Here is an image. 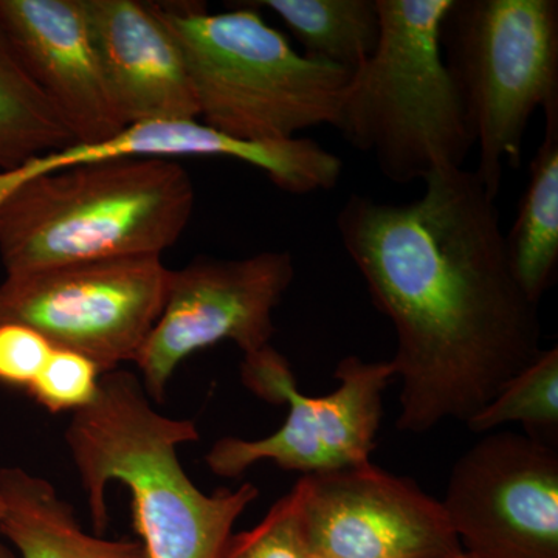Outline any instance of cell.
Masks as SVG:
<instances>
[{
	"mask_svg": "<svg viewBox=\"0 0 558 558\" xmlns=\"http://www.w3.org/2000/svg\"><path fill=\"white\" fill-rule=\"evenodd\" d=\"M0 534L20 558H146L135 539L89 534L53 484L21 468L0 469Z\"/></svg>",
	"mask_w": 558,
	"mask_h": 558,
	"instance_id": "obj_15",
	"label": "cell"
},
{
	"mask_svg": "<svg viewBox=\"0 0 558 558\" xmlns=\"http://www.w3.org/2000/svg\"><path fill=\"white\" fill-rule=\"evenodd\" d=\"M153 3L183 51L205 126L247 142L332 126L354 72L299 53L250 2L222 13Z\"/></svg>",
	"mask_w": 558,
	"mask_h": 558,
	"instance_id": "obj_4",
	"label": "cell"
},
{
	"mask_svg": "<svg viewBox=\"0 0 558 558\" xmlns=\"http://www.w3.org/2000/svg\"><path fill=\"white\" fill-rule=\"evenodd\" d=\"M284 22L304 53L355 72L379 46L381 22L377 0H259L250 2Z\"/></svg>",
	"mask_w": 558,
	"mask_h": 558,
	"instance_id": "obj_17",
	"label": "cell"
},
{
	"mask_svg": "<svg viewBox=\"0 0 558 558\" xmlns=\"http://www.w3.org/2000/svg\"><path fill=\"white\" fill-rule=\"evenodd\" d=\"M3 509L2 505H0V523H2ZM0 558H17L14 550L3 542L2 534H0Z\"/></svg>",
	"mask_w": 558,
	"mask_h": 558,
	"instance_id": "obj_23",
	"label": "cell"
},
{
	"mask_svg": "<svg viewBox=\"0 0 558 558\" xmlns=\"http://www.w3.org/2000/svg\"><path fill=\"white\" fill-rule=\"evenodd\" d=\"M299 484L311 553L333 558H470L442 501L371 461L304 475Z\"/></svg>",
	"mask_w": 558,
	"mask_h": 558,
	"instance_id": "obj_11",
	"label": "cell"
},
{
	"mask_svg": "<svg viewBox=\"0 0 558 558\" xmlns=\"http://www.w3.org/2000/svg\"><path fill=\"white\" fill-rule=\"evenodd\" d=\"M75 143L0 28V174Z\"/></svg>",
	"mask_w": 558,
	"mask_h": 558,
	"instance_id": "obj_18",
	"label": "cell"
},
{
	"mask_svg": "<svg viewBox=\"0 0 558 558\" xmlns=\"http://www.w3.org/2000/svg\"><path fill=\"white\" fill-rule=\"evenodd\" d=\"M546 131L531 163L527 189L506 245L524 293L539 304L558 267V110L545 113Z\"/></svg>",
	"mask_w": 558,
	"mask_h": 558,
	"instance_id": "obj_16",
	"label": "cell"
},
{
	"mask_svg": "<svg viewBox=\"0 0 558 558\" xmlns=\"http://www.w3.org/2000/svg\"><path fill=\"white\" fill-rule=\"evenodd\" d=\"M453 0H377L379 46L352 73L332 126L368 153L389 182L410 185L464 168L475 137L442 47Z\"/></svg>",
	"mask_w": 558,
	"mask_h": 558,
	"instance_id": "obj_5",
	"label": "cell"
},
{
	"mask_svg": "<svg viewBox=\"0 0 558 558\" xmlns=\"http://www.w3.org/2000/svg\"><path fill=\"white\" fill-rule=\"evenodd\" d=\"M170 277L161 256L14 275L0 284V323L31 326L54 348L80 352L109 373L134 363L163 310Z\"/></svg>",
	"mask_w": 558,
	"mask_h": 558,
	"instance_id": "obj_8",
	"label": "cell"
},
{
	"mask_svg": "<svg viewBox=\"0 0 558 558\" xmlns=\"http://www.w3.org/2000/svg\"><path fill=\"white\" fill-rule=\"evenodd\" d=\"M241 379L271 405L286 403L284 424L264 439L222 438L213 444L205 462L215 475L236 478L260 461L304 475L337 472L369 462L384 416V392L396 379L391 362L341 360L339 388L311 398L300 392L284 355L269 347L244 355Z\"/></svg>",
	"mask_w": 558,
	"mask_h": 558,
	"instance_id": "obj_7",
	"label": "cell"
},
{
	"mask_svg": "<svg viewBox=\"0 0 558 558\" xmlns=\"http://www.w3.org/2000/svg\"><path fill=\"white\" fill-rule=\"evenodd\" d=\"M442 506L470 558H558L557 450L492 433L454 462Z\"/></svg>",
	"mask_w": 558,
	"mask_h": 558,
	"instance_id": "obj_10",
	"label": "cell"
},
{
	"mask_svg": "<svg viewBox=\"0 0 558 558\" xmlns=\"http://www.w3.org/2000/svg\"><path fill=\"white\" fill-rule=\"evenodd\" d=\"M53 348L43 333L31 326L0 323V384L27 391Z\"/></svg>",
	"mask_w": 558,
	"mask_h": 558,
	"instance_id": "obj_22",
	"label": "cell"
},
{
	"mask_svg": "<svg viewBox=\"0 0 558 558\" xmlns=\"http://www.w3.org/2000/svg\"><path fill=\"white\" fill-rule=\"evenodd\" d=\"M440 47L478 148L475 174L497 199L535 110H558V2L453 0Z\"/></svg>",
	"mask_w": 558,
	"mask_h": 558,
	"instance_id": "obj_6",
	"label": "cell"
},
{
	"mask_svg": "<svg viewBox=\"0 0 558 558\" xmlns=\"http://www.w3.org/2000/svg\"><path fill=\"white\" fill-rule=\"evenodd\" d=\"M310 558H333V557L323 556V554H317V553H311Z\"/></svg>",
	"mask_w": 558,
	"mask_h": 558,
	"instance_id": "obj_24",
	"label": "cell"
},
{
	"mask_svg": "<svg viewBox=\"0 0 558 558\" xmlns=\"http://www.w3.org/2000/svg\"><path fill=\"white\" fill-rule=\"evenodd\" d=\"M0 28L76 143L101 142L126 130L83 0H0Z\"/></svg>",
	"mask_w": 558,
	"mask_h": 558,
	"instance_id": "obj_12",
	"label": "cell"
},
{
	"mask_svg": "<svg viewBox=\"0 0 558 558\" xmlns=\"http://www.w3.org/2000/svg\"><path fill=\"white\" fill-rule=\"evenodd\" d=\"M131 157H223L263 171L277 189L300 193L315 170L310 140L295 137L279 142H247L205 126L199 120L154 121L132 124L113 137L97 143H72L50 150L17 170L0 174V199L14 186L76 165L131 159Z\"/></svg>",
	"mask_w": 558,
	"mask_h": 558,
	"instance_id": "obj_14",
	"label": "cell"
},
{
	"mask_svg": "<svg viewBox=\"0 0 558 558\" xmlns=\"http://www.w3.org/2000/svg\"><path fill=\"white\" fill-rule=\"evenodd\" d=\"M337 230L398 336L400 432L465 424L545 351L539 304L517 281L475 171L440 168L399 204L351 194Z\"/></svg>",
	"mask_w": 558,
	"mask_h": 558,
	"instance_id": "obj_1",
	"label": "cell"
},
{
	"mask_svg": "<svg viewBox=\"0 0 558 558\" xmlns=\"http://www.w3.org/2000/svg\"><path fill=\"white\" fill-rule=\"evenodd\" d=\"M509 422H520L531 432L557 435L558 349H546L527 368L521 369L484 409L465 422L470 432H494Z\"/></svg>",
	"mask_w": 558,
	"mask_h": 558,
	"instance_id": "obj_19",
	"label": "cell"
},
{
	"mask_svg": "<svg viewBox=\"0 0 558 558\" xmlns=\"http://www.w3.org/2000/svg\"><path fill=\"white\" fill-rule=\"evenodd\" d=\"M83 2L106 83L124 124L199 120L185 57L154 3Z\"/></svg>",
	"mask_w": 558,
	"mask_h": 558,
	"instance_id": "obj_13",
	"label": "cell"
},
{
	"mask_svg": "<svg viewBox=\"0 0 558 558\" xmlns=\"http://www.w3.org/2000/svg\"><path fill=\"white\" fill-rule=\"evenodd\" d=\"M199 439L190 418L165 416L135 374L105 373L97 398L75 411L65 444L86 492L95 532L108 527L106 488L131 492L132 519L146 558H222L233 527L259 497L258 487L202 492L180 464L178 449Z\"/></svg>",
	"mask_w": 558,
	"mask_h": 558,
	"instance_id": "obj_2",
	"label": "cell"
},
{
	"mask_svg": "<svg viewBox=\"0 0 558 558\" xmlns=\"http://www.w3.org/2000/svg\"><path fill=\"white\" fill-rule=\"evenodd\" d=\"M102 373L95 362L80 352L53 348L39 376L27 389L50 413L80 411L97 398Z\"/></svg>",
	"mask_w": 558,
	"mask_h": 558,
	"instance_id": "obj_21",
	"label": "cell"
},
{
	"mask_svg": "<svg viewBox=\"0 0 558 558\" xmlns=\"http://www.w3.org/2000/svg\"><path fill=\"white\" fill-rule=\"evenodd\" d=\"M293 278L289 252L199 258L171 270L163 310L134 360L148 398L163 402L172 374L201 349L233 341L247 355L269 347L274 312Z\"/></svg>",
	"mask_w": 558,
	"mask_h": 558,
	"instance_id": "obj_9",
	"label": "cell"
},
{
	"mask_svg": "<svg viewBox=\"0 0 558 558\" xmlns=\"http://www.w3.org/2000/svg\"><path fill=\"white\" fill-rule=\"evenodd\" d=\"M190 172L172 159L92 161L20 183L0 199L7 277L90 260L161 256L194 211Z\"/></svg>",
	"mask_w": 558,
	"mask_h": 558,
	"instance_id": "obj_3",
	"label": "cell"
},
{
	"mask_svg": "<svg viewBox=\"0 0 558 558\" xmlns=\"http://www.w3.org/2000/svg\"><path fill=\"white\" fill-rule=\"evenodd\" d=\"M301 519V487L275 502L259 524L231 535L222 558H310Z\"/></svg>",
	"mask_w": 558,
	"mask_h": 558,
	"instance_id": "obj_20",
	"label": "cell"
}]
</instances>
